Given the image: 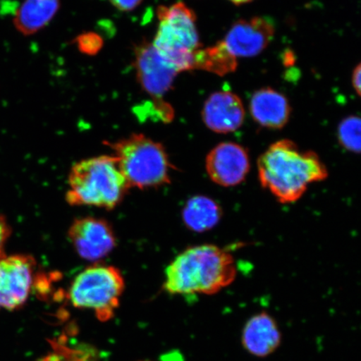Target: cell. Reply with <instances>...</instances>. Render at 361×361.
<instances>
[{"instance_id":"obj_1","label":"cell","mask_w":361,"mask_h":361,"mask_svg":"<svg viewBox=\"0 0 361 361\" xmlns=\"http://www.w3.org/2000/svg\"><path fill=\"white\" fill-rule=\"evenodd\" d=\"M259 182L283 204L300 200L310 185L329 176L326 166L314 152L301 151L290 140L271 145L258 160Z\"/></svg>"},{"instance_id":"obj_2","label":"cell","mask_w":361,"mask_h":361,"mask_svg":"<svg viewBox=\"0 0 361 361\" xmlns=\"http://www.w3.org/2000/svg\"><path fill=\"white\" fill-rule=\"evenodd\" d=\"M237 276L235 260L214 245L188 247L165 270L164 290L173 295H213Z\"/></svg>"},{"instance_id":"obj_3","label":"cell","mask_w":361,"mask_h":361,"mask_svg":"<svg viewBox=\"0 0 361 361\" xmlns=\"http://www.w3.org/2000/svg\"><path fill=\"white\" fill-rule=\"evenodd\" d=\"M66 201L72 206L113 209L130 189L114 156H99L75 164L68 177Z\"/></svg>"},{"instance_id":"obj_4","label":"cell","mask_w":361,"mask_h":361,"mask_svg":"<svg viewBox=\"0 0 361 361\" xmlns=\"http://www.w3.org/2000/svg\"><path fill=\"white\" fill-rule=\"evenodd\" d=\"M113 152L130 188H158L171 182V165L161 143L145 135L133 134L116 142H106Z\"/></svg>"},{"instance_id":"obj_5","label":"cell","mask_w":361,"mask_h":361,"mask_svg":"<svg viewBox=\"0 0 361 361\" xmlns=\"http://www.w3.org/2000/svg\"><path fill=\"white\" fill-rule=\"evenodd\" d=\"M158 29L152 44L178 72L193 70L194 53L200 49L195 13L178 2L157 10Z\"/></svg>"},{"instance_id":"obj_6","label":"cell","mask_w":361,"mask_h":361,"mask_svg":"<svg viewBox=\"0 0 361 361\" xmlns=\"http://www.w3.org/2000/svg\"><path fill=\"white\" fill-rule=\"evenodd\" d=\"M125 290L118 269L94 264L85 269L71 283L68 299L75 308L93 311L102 322L113 318Z\"/></svg>"},{"instance_id":"obj_7","label":"cell","mask_w":361,"mask_h":361,"mask_svg":"<svg viewBox=\"0 0 361 361\" xmlns=\"http://www.w3.org/2000/svg\"><path fill=\"white\" fill-rule=\"evenodd\" d=\"M35 267L30 255L0 258V310H16L26 303L34 288Z\"/></svg>"},{"instance_id":"obj_8","label":"cell","mask_w":361,"mask_h":361,"mask_svg":"<svg viewBox=\"0 0 361 361\" xmlns=\"http://www.w3.org/2000/svg\"><path fill=\"white\" fill-rule=\"evenodd\" d=\"M134 66L138 82L155 102L164 101L173 87L177 68L161 55L152 43L143 42L135 49Z\"/></svg>"},{"instance_id":"obj_9","label":"cell","mask_w":361,"mask_h":361,"mask_svg":"<svg viewBox=\"0 0 361 361\" xmlns=\"http://www.w3.org/2000/svg\"><path fill=\"white\" fill-rule=\"evenodd\" d=\"M68 238L81 258L92 262L105 258L116 245L110 224L93 216L75 219L68 231Z\"/></svg>"},{"instance_id":"obj_10","label":"cell","mask_w":361,"mask_h":361,"mask_svg":"<svg viewBox=\"0 0 361 361\" xmlns=\"http://www.w3.org/2000/svg\"><path fill=\"white\" fill-rule=\"evenodd\" d=\"M206 170L214 183L224 188L235 187L250 173V156L246 149L237 143H220L207 154Z\"/></svg>"},{"instance_id":"obj_11","label":"cell","mask_w":361,"mask_h":361,"mask_svg":"<svg viewBox=\"0 0 361 361\" xmlns=\"http://www.w3.org/2000/svg\"><path fill=\"white\" fill-rule=\"evenodd\" d=\"M274 35V23L267 18L255 17L236 22L224 42L236 58L252 57L264 51Z\"/></svg>"},{"instance_id":"obj_12","label":"cell","mask_w":361,"mask_h":361,"mask_svg":"<svg viewBox=\"0 0 361 361\" xmlns=\"http://www.w3.org/2000/svg\"><path fill=\"white\" fill-rule=\"evenodd\" d=\"M283 335L272 315L264 311L247 320L241 331V345L254 357L267 358L281 347Z\"/></svg>"},{"instance_id":"obj_13","label":"cell","mask_w":361,"mask_h":361,"mask_svg":"<svg viewBox=\"0 0 361 361\" xmlns=\"http://www.w3.org/2000/svg\"><path fill=\"white\" fill-rule=\"evenodd\" d=\"M202 120L216 133L235 132L245 121V111L237 94L220 92L211 94L203 106Z\"/></svg>"},{"instance_id":"obj_14","label":"cell","mask_w":361,"mask_h":361,"mask_svg":"<svg viewBox=\"0 0 361 361\" xmlns=\"http://www.w3.org/2000/svg\"><path fill=\"white\" fill-rule=\"evenodd\" d=\"M250 111L252 118L264 128L281 129L290 119L291 108L283 94L263 88L252 96Z\"/></svg>"},{"instance_id":"obj_15","label":"cell","mask_w":361,"mask_h":361,"mask_svg":"<svg viewBox=\"0 0 361 361\" xmlns=\"http://www.w3.org/2000/svg\"><path fill=\"white\" fill-rule=\"evenodd\" d=\"M60 7V0H25L13 16V25L22 35H35L53 20Z\"/></svg>"},{"instance_id":"obj_16","label":"cell","mask_w":361,"mask_h":361,"mask_svg":"<svg viewBox=\"0 0 361 361\" xmlns=\"http://www.w3.org/2000/svg\"><path fill=\"white\" fill-rule=\"evenodd\" d=\"M223 212L218 202L203 195L192 197L183 210V220L189 229L204 233L220 222Z\"/></svg>"},{"instance_id":"obj_17","label":"cell","mask_w":361,"mask_h":361,"mask_svg":"<svg viewBox=\"0 0 361 361\" xmlns=\"http://www.w3.org/2000/svg\"><path fill=\"white\" fill-rule=\"evenodd\" d=\"M237 66V58L228 51L224 42L206 49H198L194 53L193 69L225 75L235 71Z\"/></svg>"},{"instance_id":"obj_18","label":"cell","mask_w":361,"mask_h":361,"mask_svg":"<svg viewBox=\"0 0 361 361\" xmlns=\"http://www.w3.org/2000/svg\"><path fill=\"white\" fill-rule=\"evenodd\" d=\"M361 121L358 116H350L343 120L338 128L341 146L351 152H360Z\"/></svg>"},{"instance_id":"obj_19","label":"cell","mask_w":361,"mask_h":361,"mask_svg":"<svg viewBox=\"0 0 361 361\" xmlns=\"http://www.w3.org/2000/svg\"><path fill=\"white\" fill-rule=\"evenodd\" d=\"M78 47L81 51L87 54L97 53L102 47L100 36L94 34L80 35L78 39Z\"/></svg>"},{"instance_id":"obj_20","label":"cell","mask_w":361,"mask_h":361,"mask_svg":"<svg viewBox=\"0 0 361 361\" xmlns=\"http://www.w3.org/2000/svg\"><path fill=\"white\" fill-rule=\"evenodd\" d=\"M109 1L119 11L129 12L137 8L143 0H109Z\"/></svg>"},{"instance_id":"obj_21","label":"cell","mask_w":361,"mask_h":361,"mask_svg":"<svg viewBox=\"0 0 361 361\" xmlns=\"http://www.w3.org/2000/svg\"><path fill=\"white\" fill-rule=\"evenodd\" d=\"M11 229L7 221L3 216L0 215V258L4 256V246L7 239L10 237Z\"/></svg>"},{"instance_id":"obj_22","label":"cell","mask_w":361,"mask_h":361,"mask_svg":"<svg viewBox=\"0 0 361 361\" xmlns=\"http://www.w3.org/2000/svg\"><path fill=\"white\" fill-rule=\"evenodd\" d=\"M352 83H353V87L355 90L356 93L357 94H360V89H361V67L360 65H358L355 67V69L353 72V75H352Z\"/></svg>"},{"instance_id":"obj_23","label":"cell","mask_w":361,"mask_h":361,"mask_svg":"<svg viewBox=\"0 0 361 361\" xmlns=\"http://www.w3.org/2000/svg\"><path fill=\"white\" fill-rule=\"evenodd\" d=\"M229 1H231L233 4H247L252 1V0H229Z\"/></svg>"},{"instance_id":"obj_24","label":"cell","mask_w":361,"mask_h":361,"mask_svg":"<svg viewBox=\"0 0 361 361\" xmlns=\"http://www.w3.org/2000/svg\"><path fill=\"white\" fill-rule=\"evenodd\" d=\"M140 361H152V360H140Z\"/></svg>"}]
</instances>
